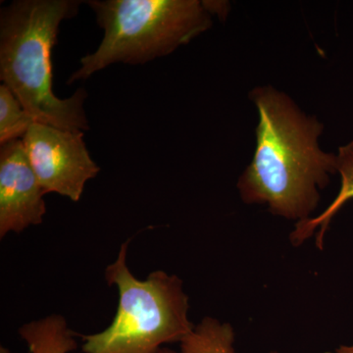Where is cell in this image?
<instances>
[{
    "instance_id": "52a82bcc",
    "label": "cell",
    "mask_w": 353,
    "mask_h": 353,
    "mask_svg": "<svg viewBox=\"0 0 353 353\" xmlns=\"http://www.w3.org/2000/svg\"><path fill=\"white\" fill-rule=\"evenodd\" d=\"M336 172L341 176V189L338 196L328 208L317 216L303 222L296 223V230L290 236L294 245H299L307 240L318 230L317 246L322 248L323 236L327 231L332 218L336 214L345 203L353 199V141L339 148L336 154Z\"/></svg>"
},
{
    "instance_id": "6da1fadb",
    "label": "cell",
    "mask_w": 353,
    "mask_h": 353,
    "mask_svg": "<svg viewBox=\"0 0 353 353\" xmlns=\"http://www.w3.org/2000/svg\"><path fill=\"white\" fill-rule=\"evenodd\" d=\"M250 97L259 124L254 154L238 182L241 199L267 204L285 219L307 220L336 172V154L319 145L323 125L271 85L254 88Z\"/></svg>"
},
{
    "instance_id": "3957f363",
    "label": "cell",
    "mask_w": 353,
    "mask_h": 353,
    "mask_svg": "<svg viewBox=\"0 0 353 353\" xmlns=\"http://www.w3.org/2000/svg\"><path fill=\"white\" fill-rule=\"evenodd\" d=\"M103 30L99 48L81 59L67 83L114 63L145 64L167 57L212 26L208 0H90Z\"/></svg>"
},
{
    "instance_id": "7a4b0ae2",
    "label": "cell",
    "mask_w": 353,
    "mask_h": 353,
    "mask_svg": "<svg viewBox=\"0 0 353 353\" xmlns=\"http://www.w3.org/2000/svg\"><path fill=\"white\" fill-rule=\"evenodd\" d=\"M78 0H16L0 12V80L36 123L65 130H90L85 88L69 99L53 92L52 48L60 24L75 17Z\"/></svg>"
},
{
    "instance_id": "8fae6325",
    "label": "cell",
    "mask_w": 353,
    "mask_h": 353,
    "mask_svg": "<svg viewBox=\"0 0 353 353\" xmlns=\"http://www.w3.org/2000/svg\"><path fill=\"white\" fill-rule=\"evenodd\" d=\"M336 353H353V345H341L336 350Z\"/></svg>"
},
{
    "instance_id": "8992f818",
    "label": "cell",
    "mask_w": 353,
    "mask_h": 353,
    "mask_svg": "<svg viewBox=\"0 0 353 353\" xmlns=\"http://www.w3.org/2000/svg\"><path fill=\"white\" fill-rule=\"evenodd\" d=\"M23 139L0 146V238L43 222L46 196Z\"/></svg>"
},
{
    "instance_id": "5bb4252c",
    "label": "cell",
    "mask_w": 353,
    "mask_h": 353,
    "mask_svg": "<svg viewBox=\"0 0 353 353\" xmlns=\"http://www.w3.org/2000/svg\"><path fill=\"white\" fill-rule=\"evenodd\" d=\"M324 353H331V352H324Z\"/></svg>"
},
{
    "instance_id": "30bf717a",
    "label": "cell",
    "mask_w": 353,
    "mask_h": 353,
    "mask_svg": "<svg viewBox=\"0 0 353 353\" xmlns=\"http://www.w3.org/2000/svg\"><path fill=\"white\" fill-rule=\"evenodd\" d=\"M34 120L13 92L1 83L0 85V143L24 138Z\"/></svg>"
},
{
    "instance_id": "9c48e42d",
    "label": "cell",
    "mask_w": 353,
    "mask_h": 353,
    "mask_svg": "<svg viewBox=\"0 0 353 353\" xmlns=\"http://www.w3.org/2000/svg\"><path fill=\"white\" fill-rule=\"evenodd\" d=\"M234 339L231 324L205 317L181 341V353H236Z\"/></svg>"
},
{
    "instance_id": "5b68a950",
    "label": "cell",
    "mask_w": 353,
    "mask_h": 353,
    "mask_svg": "<svg viewBox=\"0 0 353 353\" xmlns=\"http://www.w3.org/2000/svg\"><path fill=\"white\" fill-rule=\"evenodd\" d=\"M22 139L46 194L54 192L78 202L85 183L101 171L90 157L83 132L65 131L34 123Z\"/></svg>"
},
{
    "instance_id": "7c38bea8",
    "label": "cell",
    "mask_w": 353,
    "mask_h": 353,
    "mask_svg": "<svg viewBox=\"0 0 353 353\" xmlns=\"http://www.w3.org/2000/svg\"><path fill=\"white\" fill-rule=\"evenodd\" d=\"M0 353H12L10 352V350H8V348L1 347H0Z\"/></svg>"
},
{
    "instance_id": "ba28073f",
    "label": "cell",
    "mask_w": 353,
    "mask_h": 353,
    "mask_svg": "<svg viewBox=\"0 0 353 353\" xmlns=\"http://www.w3.org/2000/svg\"><path fill=\"white\" fill-rule=\"evenodd\" d=\"M19 334L31 353H70L78 347L77 334L61 315H50L23 325ZM162 353H176L164 347Z\"/></svg>"
},
{
    "instance_id": "277c9868",
    "label": "cell",
    "mask_w": 353,
    "mask_h": 353,
    "mask_svg": "<svg viewBox=\"0 0 353 353\" xmlns=\"http://www.w3.org/2000/svg\"><path fill=\"white\" fill-rule=\"evenodd\" d=\"M129 243L104 273L119 292L112 323L99 333L78 334L83 353H162L163 345L181 343L194 328L183 281L162 270L145 280L134 277L127 265Z\"/></svg>"
},
{
    "instance_id": "4fadbf2b",
    "label": "cell",
    "mask_w": 353,
    "mask_h": 353,
    "mask_svg": "<svg viewBox=\"0 0 353 353\" xmlns=\"http://www.w3.org/2000/svg\"><path fill=\"white\" fill-rule=\"evenodd\" d=\"M270 353H279L277 352H271Z\"/></svg>"
}]
</instances>
